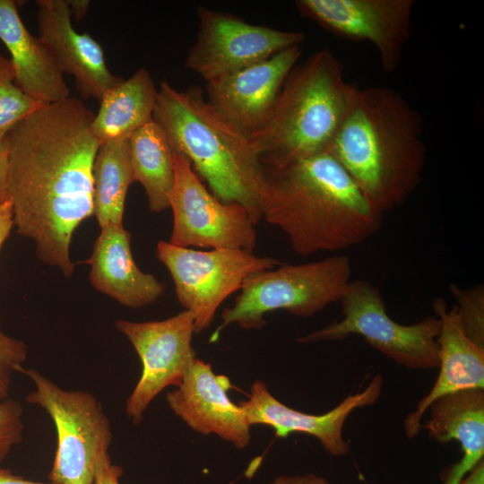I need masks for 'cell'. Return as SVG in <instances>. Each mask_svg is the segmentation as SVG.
I'll return each instance as SVG.
<instances>
[{"instance_id": "obj_4", "label": "cell", "mask_w": 484, "mask_h": 484, "mask_svg": "<svg viewBox=\"0 0 484 484\" xmlns=\"http://www.w3.org/2000/svg\"><path fill=\"white\" fill-rule=\"evenodd\" d=\"M152 120L219 200L244 206L255 225L262 220L265 168L249 136L210 105L200 88L181 91L160 82Z\"/></svg>"}, {"instance_id": "obj_3", "label": "cell", "mask_w": 484, "mask_h": 484, "mask_svg": "<svg viewBox=\"0 0 484 484\" xmlns=\"http://www.w3.org/2000/svg\"><path fill=\"white\" fill-rule=\"evenodd\" d=\"M384 215L419 186L427 160L422 118L395 90H358L328 151Z\"/></svg>"}, {"instance_id": "obj_27", "label": "cell", "mask_w": 484, "mask_h": 484, "mask_svg": "<svg viewBox=\"0 0 484 484\" xmlns=\"http://www.w3.org/2000/svg\"><path fill=\"white\" fill-rule=\"evenodd\" d=\"M27 354L24 341L11 337L0 328V402L9 398L13 375L22 366Z\"/></svg>"}, {"instance_id": "obj_2", "label": "cell", "mask_w": 484, "mask_h": 484, "mask_svg": "<svg viewBox=\"0 0 484 484\" xmlns=\"http://www.w3.org/2000/svg\"><path fill=\"white\" fill-rule=\"evenodd\" d=\"M265 179L262 220L301 256L347 249L381 228L384 215L329 152L265 168Z\"/></svg>"}, {"instance_id": "obj_6", "label": "cell", "mask_w": 484, "mask_h": 484, "mask_svg": "<svg viewBox=\"0 0 484 484\" xmlns=\"http://www.w3.org/2000/svg\"><path fill=\"white\" fill-rule=\"evenodd\" d=\"M351 264L346 255H335L300 264H280L246 279L231 307L223 309L221 323L210 337L216 342L232 324L245 330L262 329L264 316L286 310L301 317L312 316L341 300L351 281Z\"/></svg>"}, {"instance_id": "obj_7", "label": "cell", "mask_w": 484, "mask_h": 484, "mask_svg": "<svg viewBox=\"0 0 484 484\" xmlns=\"http://www.w3.org/2000/svg\"><path fill=\"white\" fill-rule=\"evenodd\" d=\"M340 302L341 320L301 336L297 341L307 344L340 341L358 334L401 366L411 369L438 367L441 323L437 316L428 315L410 325L397 323L387 314L380 290L363 279L350 281Z\"/></svg>"}, {"instance_id": "obj_32", "label": "cell", "mask_w": 484, "mask_h": 484, "mask_svg": "<svg viewBox=\"0 0 484 484\" xmlns=\"http://www.w3.org/2000/svg\"><path fill=\"white\" fill-rule=\"evenodd\" d=\"M270 484H331L324 477L308 472L301 475H281L275 478Z\"/></svg>"}, {"instance_id": "obj_35", "label": "cell", "mask_w": 484, "mask_h": 484, "mask_svg": "<svg viewBox=\"0 0 484 484\" xmlns=\"http://www.w3.org/2000/svg\"><path fill=\"white\" fill-rule=\"evenodd\" d=\"M71 11V15L74 16L76 21H80L84 17L90 5L88 0H73L68 1Z\"/></svg>"}, {"instance_id": "obj_14", "label": "cell", "mask_w": 484, "mask_h": 484, "mask_svg": "<svg viewBox=\"0 0 484 484\" xmlns=\"http://www.w3.org/2000/svg\"><path fill=\"white\" fill-rule=\"evenodd\" d=\"M302 54L301 46L206 82V100L248 136L268 120L282 83Z\"/></svg>"}, {"instance_id": "obj_29", "label": "cell", "mask_w": 484, "mask_h": 484, "mask_svg": "<svg viewBox=\"0 0 484 484\" xmlns=\"http://www.w3.org/2000/svg\"><path fill=\"white\" fill-rule=\"evenodd\" d=\"M122 468L112 463L108 452L102 453L96 463L91 484H120Z\"/></svg>"}, {"instance_id": "obj_17", "label": "cell", "mask_w": 484, "mask_h": 484, "mask_svg": "<svg viewBox=\"0 0 484 484\" xmlns=\"http://www.w3.org/2000/svg\"><path fill=\"white\" fill-rule=\"evenodd\" d=\"M39 38L54 55L62 73L73 76L84 99L99 101L123 79L108 69L102 47L88 33H79L72 24L66 0L37 1Z\"/></svg>"}, {"instance_id": "obj_22", "label": "cell", "mask_w": 484, "mask_h": 484, "mask_svg": "<svg viewBox=\"0 0 484 484\" xmlns=\"http://www.w3.org/2000/svg\"><path fill=\"white\" fill-rule=\"evenodd\" d=\"M157 92L149 71L139 68L104 94L91 123L93 135L100 144L129 138L152 120Z\"/></svg>"}, {"instance_id": "obj_18", "label": "cell", "mask_w": 484, "mask_h": 484, "mask_svg": "<svg viewBox=\"0 0 484 484\" xmlns=\"http://www.w3.org/2000/svg\"><path fill=\"white\" fill-rule=\"evenodd\" d=\"M433 308L441 323L437 338L439 374L430 392L404 419L409 438L417 436L423 415L439 397L463 390L484 389V348L466 336L456 306L448 309L445 300L436 298Z\"/></svg>"}, {"instance_id": "obj_33", "label": "cell", "mask_w": 484, "mask_h": 484, "mask_svg": "<svg viewBox=\"0 0 484 484\" xmlns=\"http://www.w3.org/2000/svg\"><path fill=\"white\" fill-rule=\"evenodd\" d=\"M0 484H55L52 482H39L26 480L14 475L11 471L0 468Z\"/></svg>"}, {"instance_id": "obj_30", "label": "cell", "mask_w": 484, "mask_h": 484, "mask_svg": "<svg viewBox=\"0 0 484 484\" xmlns=\"http://www.w3.org/2000/svg\"><path fill=\"white\" fill-rule=\"evenodd\" d=\"M4 134H0V202L9 199V154L4 141Z\"/></svg>"}, {"instance_id": "obj_16", "label": "cell", "mask_w": 484, "mask_h": 484, "mask_svg": "<svg viewBox=\"0 0 484 484\" xmlns=\"http://www.w3.org/2000/svg\"><path fill=\"white\" fill-rule=\"evenodd\" d=\"M382 387L383 377L377 374L362 392L348 396L326 413L314 415L281 403L269 392L264 382L255 379L251 385L248 399L238 404L250 426H270L277 437H287L295 432L305 433L317 438L330 454L342 456L350 451L342 434L347 418L356 409L374 404L381 395Z\"/></svg>"}, {"instance_id": "obj_21", "label": "cell", "mask_w": 484, "mask_h": 484, "mask_svg": "<svg viewBox=\"0 0 484 484\" xmlns=\"http://www.w3.org/2000/svg\"><path fill=\"white\" fill-rule=\"evenodd\" d=\"M428 411L429 418L421 428L429 437L440 444L456 440L461 445L462 457L448 470L443 483L459 484L484 460V389L444 395L434 401Z\"/></svg>"}, {"instance_id": "obj_28", "label": "cell", "mask_w": 484, "mask_h": 484, "mask_svg": "<svg viewBox=\"0 0 484 484\" xmlns=\"http://www.w3.org/2000/svg\"><path fill=\"white\" fill-rule=\"evenodd\" d=\"M22 406L8 398L0 402V463L22 439Z\"/></svg>"}, {"instance_id": "obj_24", "label": "cell", "mask_w": 484, "mask_h": 484, "mask_svg": "<svg viewBox=\"0 0 484 484\" xmlns=\"http://www.w3.org/2000/svg\"><path fill=\"white\" fill-rule=\"evenodd\" d=\"M133 182L128 138L100 144L93 164V214L100 229L123 224L125 197Z\"/></svg>"}, {"instance_id": "obj_31", "label": "cell", "mask_w": 484, "mask_h": 484, "mask_svg": "<svg viewBox=\"0 0 484 484\" xmlns=\"http://www.w3.org/2000/svg\"><path fill=\"white\" fill-rule=\"evenodd\" d=\"M13 226V205L10 199L0 202V248Z\"/></svg>"}, {"instance_id": "obj_20", "label": "cell", "mask_w": 484, "mask_h": 484, "mask_svg": "<svg viewBox=\"0 0 484 484\" xmlns=\"http://www.w3.org/2000/svg\"><path fill=\"white\" fill-rule=\"evenodd\" d=\"M0 40L11 55L15 83L26 95L42 104L70 97L54 55L28 30L13 0H0Z\"/></svg>"}, {"instance_id": "obj_5", "label": "cell", "mask_w": 484, "mask_h": 484, "mask_svg": "<svg viewBox=\"0 0 484 484\" xmlns=\"http://www.w3.org/2000/svg\"><path fill=\"white\" fill-rule=\"evenodd\" d=\"M358 90L346 80L342 64L330 49L297 63L268 120L249 136L264 168L327 152Z\"/></svg>"}, {"instance_id": "obj_12", "label": "cell", "mask_w": 484, "mask_h": 484, "mask_svg": "<svg viewBox=\"0 0 484 484\" xmlns=\"http://www.w3.org/2000/svg\"><path fill=\"white\" fill-rule=\"evenodd\" d=\"M116 327L129 340L142 362V375L125 405L127 417L138 424L151 401L166 387L178 386L196 359L192 346L194 320L184 310L160 321L118 320Z\"/></svg>"}, {"instance_id": "obj_26", "label": "cell", "mask_w": 484, "mask_h": 484, "mask_svg": "<svg viewBox=\"0 0 484 484\" xmlns=\"http://www.w3.org/2000/svg\"><path fill=\"white\" fill-rule=\"evenodd\" d=\"M450 290L457 301L456 307L466 336L484 348L483 285L462 290L455 284H451Z\"/></svg>"}, {"instance_id": "obj_23", "label": "cell", "mask_w": 484, "mask_h": 484, "mask_svg": "<svg viewBox=\"0 0 484 484\" xmlns=\"http://www.w3.org/2000/svg\"><path fill=\"white\" fill-rule=\"evenodd\" d=\"M128 145L134 182L143 186L150 211L169 208L176 151L165 131L151 120L128 138Z\"/></svg>"}, {"instance_id": "obj_15", "label": "cell", "mask_w": 484, "mask_h": 484, "mask_svg": "<svg viewBox=\"0 0 484 484\" xmlns=\"http://www.w3.org/2000/svg\"><path fill=\"white\" fill-rule=\"evenodd\" d=\"M231 388L227 376L215 374L210 363L196 358L166 398L174 413L194 431L215 434L244 449L251 442V426L241 407L230 400Z\"/></svg>"}, {"instance_id": "obj_34", "label": "cell", "mask_w": 484, "mask_h": 484, "mask_svg": "<svg viewBox=\"0 0 484 484\" xmlns=\"http://www.w3.org/2000/svg\"><path fill=\"white\" fill-rule=\"evenodd\" d=\"M459 484H484V460L471 470Z\"/></svg>"}, {"instance_id": "obj_25", "label": "cell", "mask_w": 484, "mask_h": 484, "mask_svg": "<svg viewBox=\"0 0 484 484\" xmlns=\"http://www.w3.org/2000/svg\"><path fill=\"white\" fill-rule=\"evenodd\" d=\"M42 105L16 85L13 65L0 52V134H5Z\"/></svg>"}, {"instance_id": "obj_1", "label": "cell", "mask_w": 484, "mask_h": 484, "mask_svg": "<svg viewBox=\"0 0 484 484\" xmlns=\"http://www.w3.org/2000/svg\"><path fill=\"white\" fill-rule=\"evenodd\" d=\"M94 113L80 99L44 104L4 134L8 194L17 232L38 257L70 277L73 231L93 214Z\"/></svg>"}, {"instance_id": "obj_10", "label": "cell", "mask_w": 484, "mask_h": 484, "mask_svg": "<svg viewBox=\"0 0 484 484\" xmlns=\"http://www.w3.org/2000/svg\"><path fill=\"white\" fill-rule=\"evenodd\" d=\"M174 167L169 197L173 229L169 242L181 247L253 251L256 230L248 211L239 203L219 200L188 160L177 152Z\"/></svg>"}, {"instance_id": "obj_11", "label": "cell", "mask_w": 484, "mask_h": 484, "mask_svg": "<svg viewBox=\"0 0 484 484\" xmlns=\"http://www.w3.org/2000/svg\"><path fill=\"white\" fill-rule=\"evenodd\" d=\"M196 13V39L188 49L185 65L205 82L301 46L305 40L301 31L248 23L206 7H198Z\"/></svg>"}, {"instance_id": "obj_19", "label": "cell", "mask_w": 484, "mask_h": 484, "mask_svg": "<svg viewBox=\"0 0 484 484\" xmlns=\"http://www.w3.org/2000/svg\"><path fill=\"white\" fill-rule=\"evenodd\" d=\"M91 285L128 307L138 308L156 301L165 285L145 273L135 264L130 247V234L123 224L101 228L89 259Z\"/></svg>"}, {"instance_id": "obj_8", "label": "cell", "mask_w": 484, "mask_h": 484, "mask_svg": "<svg viewBox=\"0 0 484 484\" xmlns=\"http://www.w3.org/2000/svg\"><path fill=\"white\" fill-rule=\"evenodd\" d=\"M35 385L26 397L52 419L56 451L48 479L55 484H91L97 461L112 441L108 418L99 401L85 391L61 388L39 371L20 367Z\"/></svg>"}, {"instance_id": "obj_13", "label": "cell", "mask_w": 484, "mask_h": 484, "mask_svg": "<svg viewBox=\"0 0 484 484\" xmlns=\"http://www.w3.org/2000/svg\"><path fill=\"white\" fill-rule=\"evenodd\" d=\"M295 5L332 34L370 43L385 73L398 68L411 31L414 0H297Z\"/></svg>"}, {"instance_id": "obj_9", "label": "cell", "mask_w": 484, "mask_h": 484, "mask_svg": "<svg viewBox=\"0 0 484 484\" xmlns=\"http://www.w3.org/2000/svg\"><path fill=\"white\" fill-rule=\"evenodd\" d=\"M156 255L169 272L180 305L194 320V333L207 329L222 302L250 275L281 263L241 249L197 250L160 241Z\"/></svg>"}]
</instances>
